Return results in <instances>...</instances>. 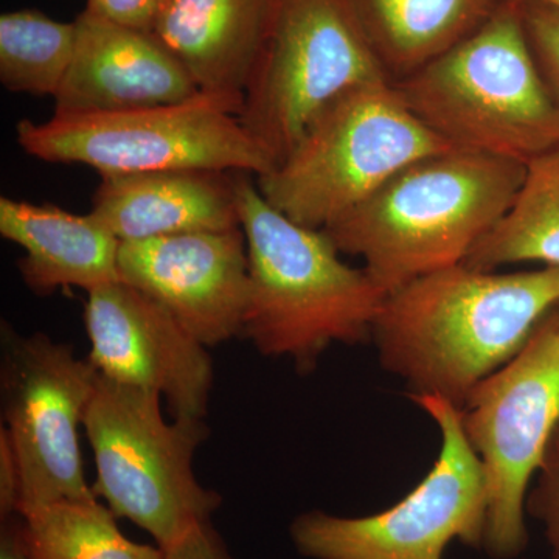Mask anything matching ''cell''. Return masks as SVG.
Wrapping results in <instances>:
<instances>
[{
    "instance_id": "obj_21",
    "label": "cell",
    "mask_w": 559,
    "mask_h": 559,
    "mask_svg": "<svg viewBox=\"0 0 559 559\" xmlns=\"http://www.w3.org/2000/svg\"><path fill=\"white\" fill-rule=\"evenodd\" d=\"M76 46L75 22L51 20L38 10L0 16V83L35 97H57Z\"/></svg>"
},
{
    "instance_id": "obj_26",
    "label": "cell",
    "mask_w": 559,
    "mask_h": 559,
    "mask_svg": "<svg viewBox=\"0 0 559 559\" xmlns=\"http://www.w3.org/2000/svg\"><path fill=\"white\" fill-rule=\"evenodd\" d=\"M21 476L5 429H0V518L2 522L20 510Z\"/></svg>"
},
{
    "instance_id": "obj_3",
    "label": "cell",
    "mask_w": 559,
    "mask_h": 559,
    "mask_svg": "<svg viewBox=\"0 0 559 559\" xmlns=\"http://www.w3.org/2000/svg\"><path fill=\"white\" fill-rule=\"evenodd\" d=\"M524 175L522 162L444 151L403 168L323 231L390 294L465 263L506 215Z\"/></svg>"
},
{
    "instance_id": "obj_6",
    "label": "cell",
    "mask_w": 559,
    "mask_h": 559,
    "mask_svg": "<svg viewBox=\"0 0 559 559\" xmlns=\"http://www.w3.org/2000/svg\"><path fill=\"white\" fill-rule=\"evenodd\" d=\"M160 406L159 393L98 374L81 426L94 452L95 496L167 550L210 522L223 498L193 469L210 433L207 421L168 423Z\"/></svg>"
},
{
    "instance_id": "obj_27",
    "label": "cell",
    "mask_w": 559,
    "mask_h": 559,
    "mask_svg": "<svg viewBox=\"0 0 559 559\" xmlns=\"http://www.w3.org/2000/svg\"><path fill=\"white\" fill-rule=\"evenodd\" d=\"M0 559H28L24 536H22V521L17 522L10 518L2 522Z\"/></svg>"
},
{
    "instance_id": "obj_25",
    "label": "cell",
    "mask_w": 559,
    "mask_h": 559,
    "mask_svg": "<svg viewBox=\"0 0 559 559\" xmlns=\"http://www.w3.org/2000/svg\"><path fill=\"white\" fill-rule=\"evenodd\" d=\"M164 551L165 559H235L219 533L212 527V522L198 525L179 543Z\"/></svg>"
},
{
    "instance_id": "obj_18",
    "label": "cell",
    "mask_w": 559,
    "mask_h": 559,
    "mask_svg": "<svg viewBox=\"0 0 559 559\" xmlns=\"http://www.w3.org/2000/svg\"><path fill=\"white\" fill-rule=\"evenodd\" d=\"M392 83L436 61L479 28L496 0H349Z\"/></svg>"
},
{
    "instance_id": "obj_24",
    "label": "cell",
    "mask_w": 559,
    "mask_h": 559,
    "mask_svg": "<svg viewBox=\"0 0 559 559\" xmlns=\"http://www.w3.org/2000/svg\"><path fill=\"white\" fill-rule=\"evenodd\" d=\"M167 2L168 0H87V10L114 24L154 33Z\"/></svg>"
},
{
    "instance_id": "obj_14",
    "label": "cell",
    "mask_w": 559,
    "mask_h": 559,
    "mask_svg": "<svg viewBox=\"0 0 559 559\" xmlns=\"http://www.w3.org/2000/svg\"><path fill=\"white\" fill-rule=\"evenodd\" d=\"M75 24V53L55 97V114L121 112L200 94L189 70L153 32L114 24L87 9Z\"/></svg>"
},
{
    "instance_id": "obj_9",
    "label": "cell",
    "mask_w": 559,
    "mask_h": 559,
    "mask_svg": "<svg viewBox=\"0 0 559 559\" xmlns=\"http://www.w3.org/2000/svg\"><path fill=\"white\" fill-rule=\"evenodd\" d=\"M382 81L388 73L349 0H275L240 120L277 165L326 106Z\"/></svg>"
},
{
    "instance_id": "obj_28",
    "label": "cell",
    "mask_w": 559,
    "mask_h": 559,
    "mask_svg": "<svg viewBox=\"0 0 559 559\" xmlns=\"http://www.w3.org/2000/svg\"><path fill=\"white\" fill-rule=\"evenodd\" d=\"M520 2H540L559 10V0H520Z\"/></svg>"
},
{
    "instance_id": "obj_8",
    "label": "cell",
    "mask_w": 559,
    "mask_h": 559,
    "mask_svg": "<svg viewBox=\"0 0 559 559\" xmlns=\"http://www.w3.org/2000/svg\"><path fill=\"white\" fill-rule=\"evenodd\" d=\"M440 430L439 457L395 506L360 518L325 511L290 522L294 547L310 559H444L452 540L484 549L487 487L462 426V411L440 396L411 399Z\"/></svg>"
},
{
    "instance_id": "obj_5",
    "label": "cell",
    "mask_w": 559,
    "mask_h": 559,
    "mask_svg": "<svg viewBox=\"0 0 559 559\" xmlns=\"http://www.w3.org/2000/svg\"><path fill=\"white\" fill-rule=\"evenodd\" d=\"M451 150L390 81L364 84L326 106L257 187L294 223L325 230L403 168Z\"/></svg>"
},
{
    "instance_id": "obj_23",
    "label": "cell",
    "mask_w": 559,
    "mask_h": 559,
    "mask_svg": "<svg viewBox=\"0 0 559 559\" xmlns=\"http://www.w3.org/2000/svg\"><path fill=\"white\" fill-rule=\"evenodd\" d=\"M520 5L530 46L559 106V10L540 2H520Z\"/></svg>"
},
{
    "instance_id": "obj_15",
    "label": "cell",
    "mask_w": 559,
    "mask_h": 559,
    "mask_svg": "<svg viewBox=\"0 0 559 559\" xmlns=\"http://www.w3.org/2000/svg\"><path fill=\"white\" fill-rule=\"evenodd\" d=\"M90 213L121 242L241 227L234 178L223 171L102 176Z\"/></svg>"
},
{
    "instance_id": "obj_1",
    "label": "cell",
    "mask_w": 559,
    "mask_h": 559,
    "mask_svg": "<svg viewBox=\"0 0 559 559\" xmlns=\"http://www.w3.org/2000/svg\"><path fill=\"white\" fill-rule=\"evenodd\" d=\"M559 305V267L510 272L455 264L393 290L371 340L382 369L415 396L462 407Z\"/></svg>"
},
{
    "instance_id": "obj_20",
    "label": "cell",
    "mask_w": 559,
    "mask_h": 559,
    "mask_svg": "<svg viewBox=\"0 0 559 559\" xmlns=\"http://www.w3.org/2000/svg\"><path fill=\"white\" fill-rule=\"evenodd\" d=\"M98 500L60 502L22 518L28 559H165L160 547L132 543Z\"/></svg>"
},
{
    "instance_id": "obj_7",
    "label": "cell",
    "mask_w": 559,
    "mask_h": 559,
    "mask_svg": "<svg viewBox=\"0 0 559 559\" xmlns=\"http://www.w3.org/2000/svg\"><path fill=\"white\" fill-rule=\"evenodd\" d=\"M242 95L200 92L175 105L21 120L17 143L50 164L87 165L100 176L164 170L267 175L275 162L242 127Z\"/></svg>"
},
{
    "instance_id": "obj_22",
    "label": "cell",
    "mask_w": 559,
    "mask_h": 559,
    "mask_svg": "<svg viewBox=\"0 0 559 559\" xmlns=\"http://www.w3.org/2000/svg\"><path fill=\"white\" fill-rule=\"evenodd\" d=\"M525 510L543 527L551 559H559V425L530 487Z\"/></svg>"
},
{
    "instance_id": "obj_10",
    "label": "cell",
    "mask_w": 559,
    "mask_h": 559,
    "mask_svg": "<svg viewBox=\"0 0 559 559\" xmlns=\"http://www.w3.org/2000/svg\"><path fill=\"white\" fill-rule=\"evenodd\" d=\"M460 411L487 487L481 551L516 559L528 544L530 487L559 425V326L551 311L518 356L471 390Z\"/></svg>"
},
{
    "instance_id": "obj_2",
    "label": "cell",
    "mask_w": 559,
    "mask_h": 559,
    "mask_svg": "<svg viewBox=\"0 0 559 559\" xmlns=\"http://www.w3.org/2000/svg\"><path fill=\"white\" fill-rule=\"evenodd\" d=\"M250 176L231 173L249 259L242 337L308 374L331 345L369 340L389 294L364 267L344 263L325 231L272 207Z\"/></svg>"
},
{
    "instance_id": "obj_19",
    "label": "cell",
    "mask_w": 559,
    "mask_h": 559,
    "mask_svg": "<svg viewBox=\"0 0 559 559\" xmlns=\"http://www.w3.org/2000/svg\"><path fill=\"white\" fill-rule=\"evenodd\" d=\"M518 263L559 267V146L525 164L524 179L506 215L463 264L498 271Z\"/></svg>"
},
{
    "instance_id": "obj_4",
    "label": "cell",
    "mask_w": 559,
    "mask_h": 559,
    "mask_svg": "<svg viewBox=\"0 0 559 559\" xmlns=\"http://www.w3.org/2000/svg\"><path fill=\"white\" fill-rule=\"evenodd\" d=\"M392 84L451 148L527 164L559 146V106L530 46L518 0L499 2L462 43Z\"/></svg>"
},
{
    "instance_id": "obj_16",
    "label": "cell",
    "mask_w": 559,
    "mask_h": 559,
    "mask_svg": "<svg viewBox=\"0 0 559 559\" xmlns=\"http://www.w3.org/2000/svg\"><path fill=\"white\" fill-rule=\"evenodd\" d=\"M275 0H168L154 35L201 92L242 95L270 36Z\"/></svg>"
},
{
    "instance_id": "obj_13",
    "label": "cell",
    "mask_w": 559,
    "mask_h": 559,
    "mask_svg": "<svg viewBox=\"0 0 559 559\" xmlns=\"http://www.w3.org/2000/svg\"><path fill=\"white\" fill-rule=\"evenodd\" d=\"M119 270L121 282L160 304L205 347L242 336L249 259L241 227L121 242Z\"/></svg>"
},
{
    "instance_id": "obj_11",
    "label": "cell",
    "mask_w": 559,
    "mask_h": 559,
    "mask_svg": "<svg viewBox=\"0 0 559 559\" xmlns=\"http://www.w3.org/2000/svg\"><path fill=\"white\" fill-rule=\"evenodd\" d=\"M0 348L2 428L21 476L17 514L97 500L84 474L79 426L100 373L70 345L43 333L24 336L9 322Z\"/></svg>"
},
{
    "instance_id": "obj_12",
    "label": "cell",
    "mask_w": 559,
    "mask_h": 559,
    "mask_svg": "<svg viewBox=\"0 0 559 559\" xmlns=\"http://www.w3.org/2000/svg\"><path fill=\"white\" fill-rule=\"evenodd\" d=\"M87 359L102 377L159 393L175 419H205L213 388L209 347L160 304L124 282L87 293Z\"/></svg>"
},
{
    "instance_id": "obj_29",
    "label": "cell",
    "mask_w": 559,
    "mask_h": 559,
    "mask_svg": "<svg viewBox=\"0 0 559 559\" xmlns=\"http://www.w3.org/2000/svg\"><path fill=\"white\" fill-rule=\"evenodd\" d=\"M551 318L555 319V322H557V325L559 326V305L554 311H551Z\"/></svg>"
},
{
    "instance_id": "obj_17",
    "label": "cell",
    "mask_w": 559,
    "mask_h": 559,
    "mask_svg": "<svg viewBox=\"0 0 559 559\" xmlns=\"http://www.w3.org/2000/svg\"><path fill=\"white\" fill-rule=\"evenodd\" d=\"M0 235L24 249L22 282L36 296L61 288L90 293L121 282V241L91 213L75 215L50 204L0 198Z\"/></svg>"
}]
</instances>
